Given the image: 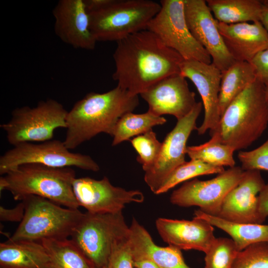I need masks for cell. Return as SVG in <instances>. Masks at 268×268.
I'll list each match as a JSON object with an SVG mask.
<instances>
[{
    "label": "cell",
    "instance_id": "cell-1",
    "mask_svg": "<svg viewBox=\"0 0 268 268\" xmlns=\"http://www.w3.org/2000/svg\"><path fill=\"white\" fill-rule=\"evenodd\" d=\"M116 43L112 78L132 94H140L159 80L180 74L183 58L147 29Z\"/></svg>",
    "mask_w": 268,
    "mask_h": 268
},
{
    "label": "cell",
    "instance_id": "cell-2",
    "mask_svg": "<svg viewBox=\"0 0 268 268\" xmlns=\"http://www.w3.org/2000/svg\"><path fill=\"white\" fill-rule=\"evenodd\" d=\"M138 104V95L118 85L106 92L87 94L67 112L65 145L73 149L99 134L112 136L119 119Z\"/></svg>",
    "mask_w": 268,
    "mask_h": 268
},
{
    "label": "cell",
    "instance_id": "cell-3",
    "mask_svg": "<svg viewBox=\"0 0 268 268\" xmlns=\"http://www.w3.org/2000/svg\"><path fill=\"white\" fill-rule=\"evenodd\" d=\"M268 125L267 89L256 79L227 106L216 128L209 133L236 151L250 146Z\"/></svg>",
    "mask_w": 268,
    "mask_h": 268
},
{
    "label": "cell",
    "instance_id": "cell-4",
    "mask_svg": "<svg viewBox=\"0 0 268 268\" xmlns=\"http://www.w3.org/2000/svg\"><path fill=\"white\" fill-rule=\"evenodd\" d=\"M75 178V171L70 167L23 164L0 178V190L8 191L16 201H22L29 196H36L66 207L78 209L79 206L72 189Z\"/></svg>",
    "mask_w": 268,
    "mask_h": 268
},
{
    "label": "cell",
    "instance_id": "cell-5",
    "mask_svg": "<svg viewBox=\"0 0 268 268\" xmlns=\"http://www.w3.org/2000/svg\"><path fill=\"white\" fill-rule=\"evenodd\" d=\"M97 41L116 42L146 30L161 5L150 0H84Z\"/></svg>",
    "mask_w": 268,
    "mask_h": 268
},
{
    "label": "cell",
    "instance_id": "cell-6",
    "mask_svg": "<svg viewBox=\"0 0 268 268\" xmlns=\"http://www.w3.org/2000/svg\"><path fill=\"white\" fill-rule=\"evenodd\" d=\"M22 201L25 204L24 215L9 239L12 241L68 238L83 214L78 209L63 207L39 196H29Z\"/></svg>",
    "mask_w": 268,
    "mask_h": 268
},
{
    "label": "cell",
    "instance_id": "cell-7",
    "mask_svg": "<svg viewBox=\"0 0 268 268\" xmlns=\"http://www.w3.org/2000/svg\"><path fill=\"white\" fill-rule=\"evenodd\" d=\"M122 212L83 213L70 237L95 268L107 265L116 244L129 235Z\"/></svg>",
    "mask_w": 268,
    "mask_h": 268
},
{
    "label": "cell",
    "instance_id": "cell-8",
    "mask_svg": "<svg viewBox=\"0 0 268 268\" xmlns=\"http://www.w3.org/2000/svg\"><path fill=\"white\" fill-rule=\"evenodd\" d=\"M68 111L54 99L42 100L34 107L24 106L14 109L11 118L0 125L9 143L44 142L52 139L55 131L66 128Z\"/></svg>",
    "mask_w": 268,
    "mask_h": 268
},
{
    "label": "cell",
    "instance_id": "cell-9",
    "mask_svg": "<svg viewBox=\"0 0 268 268\" xmlns=\"http://www.w3.org/2000/svg\"><path fill=\"white\" fill-rule=\"evenodd\" d=\"M37 164L54 168L75 167L97 172L98 164L89 156L69 151L56 139L40 143L23 142L13 146L0 157V174L4 175L23 164Z\"/></svg>",
    "mask_w": 268,
    "mask_h": 268
},
{
    "label": "cell",
    "instance_id": "cell-10",
    "mask_svg": "<svg viewBox=\"0 0 268 268\" xmlns=\"http://www.w3.org/2000/svg\"><path fill=\"white\" fill-rule=\"evenodd\" d=\"M158 12L148 22L147 30L184 60L211 64L208 52L191 33L185 16L184 0H162Z\"/></svg>",
    "mask_w": 268,
    "mask_h": 268
},
{
    "label": "cell",
    "instance_id": "cell-11",
    "mask_svg": "<svg viewBox=\"0 0 268 268\" xmlns=\"http://www.w3.org/2000/svg\"><path fill=\"white\" fill-rule=\"evenodd\" d=\"M245 171L240 166L229 168L208 180L195 178L173 191L170 202L181 207L196 206L207 214L217 216L229 192L241 180Z\"/></svg>",
    "mask_w": 268,
    "mask_h": 268
},
{
    "label": "cell",
    "instance_id": "cell-12",
    "mask_svg": "<svg viewBox=\"0 0 268 268\" xmlns=\"http://www.w3.org/2000/svg\"><path fill=\"white\" fill-rule=\"evenodd\" d=\"M72 189L79 206L91 213L121 212L127 204L142 203L144 200L141 191L114 186L106 177L101 180L75 178Z\"/></svg>",
    "mask_w": 268,
    "mask_h": 268
},
{
    "label": "cell",
    "instance_id": "cell-13",
    "mask_svg": "<svg viewBox=\"0 0 268 268\" xmlns=\"http://www.w3.org/2000/svg\"><path fill=\"white\" fill-rule=\"evenodd\" d=\"M202 106L201 102H197L187 115L177 120L175 127L162 142L156 163L150 169L145 172L144 181L153 193H156L172 171L186 161L187 140L192 132L197 129L196 121Z\"/></svg>",
    "mask_w": 268,
    "mask_h": 268
},
{
    "label": "cell",
    "instance_id": "cell-14",
    "mask_svg": "<svg viewBox=\"0 0 268 268\" xmlns=\"http://www.w3.org/2000/svg\"><path fill=\"white\" fill-rule=\"evenodd\" d=\"M184 13L191 33L208 52L211 63L221 72L233 65L236 61L224 43L206 0H184Z\"/></svg>",
    "mask_w": 268,
    "mask_h": 268
},
{
    "label": "cell",
    "instance_id": "cell-15",
    "mask_svg": "<svg viewBox=\"0 0 268 268\" xmlns=\"http://www.w3.org/2000/svg\"><path fill=\"white\" fill-rule=\"evenodd\" d=\"M147 103L148 111L159 116L171 115L180 119L194 108L195 93L181 74L168 76L140 94Z\"/></svg>",
    "mask_w": 268,
    "mask_h": 268
},
{
    "label": "cell",
    "instance_id": "cell-16",
    "mask_svg": "<svg viewBox=\"0 0 268 268\" xmlns=\"http://www.w3.org/2000/svg\"><path fill=\"white\" fill-rule=\"evenodd\" d=\"M180 74L192 81L202 99L204 116L202 123L196 130L198 134H203L208 130H214L221 117L219 95L221 71L212 63L184 60Z\"/></svg>",
    "mask_w": 268,
    "mask_h": 268
},
{
    "label": "cell",
    "instance_id": "cell-17",
    "mask_svg": "<svg viewBox=\"0 0 268 268\" xmlns=\"http://www.w3.org/2000/svg\"><path fill=\"white\" fill-rule=\"evenodd\" d=\"M56 34L76 49L93 50L97 42L90 28L84 0H60L53 10Z\"/></svg>",
    "mask_w": 268,
    "mask_h": 268
},
{
    "label": "cell",
    "instance_id": "cell-18",
    "mask_svg": "<svg viewBox=\"0 0 268 268\" xmlns=\"http://www.w3.org/2000/svg\"><path fill=\"white\" fill-rule=\"evenodd\" d=\"M265 184L260 171H245L238 184L225 198L217 216L232 222L260 224L257 195Z\"/></svg>",
    "mask_w": 268,
    "mask_h": 268
},
{
    "label": "cell",
    "instance_id": "cell-19",
    "mask_svg": "<svg viewBox=\"0 0 268 268\" xmlns=\"http://www.w3.org/2000/svg\"><path fill=\"white\" fill-rule=\"evenodd\" d=\"M155 225L162 240L180 250L206 253L215 239L214 226L195 216L191 220L158 218Z\"/></svg>",
    "mask_w": 268,
    "mask_h": 268
},
{
    "label": "cell",
    "instance_id": "cell-20",
    "mask_svg": "<svg viewBox=\"0 0 268 268\" xmlns=\"http://www.w3.org/2000/svg\"><path fill=\"white\" fill-rule=\"evenodd\" d=\"M219 31L236 61L250 62L268 47V33L260 21L225 24L216 21Z\"/></svg>",
    "mask_w": 268,
    "mask_h": 268
},
{
    "label": "cell",
    "instance_id": "cell-21",
    "mask_svg": "<svg viewBox=\"0 0 268 268\" xmlns=\"http://www.w3.org/2000/svg\"><path fill=\"white\" fill-rule=\"evenodd\" d=\"M129 228L133 261L148 259L159 268H190L186 264L180 250L170 246L160 247L155 244L150 234L134 218Z\"/></svg>",
    "mask_w": 268,
    "mask_h": 268
},
{
    "label": "cell",
    "instance_id": "cell-22",
    "mask_svg": "<svg viewBox=\"0 0 268 268\" xmlns=\"http://www.w3.org/2000/svg\"><path fill=\"white\" fill-rule=\"evenodd\" d=\"M0 268H50V259L40 242L12 241L0 244Z\"/></svg>",
    "mask_w": 268,
    "mask_h": 268
},
{
    "label": "cell",
    "instance_id": "cell-23",
    "mask_svg": "<svg viewBox=\"0 0 268 268\" xmlns=\"http://www.w3.org/2000/svg\"><path fill=\"white\" fill-rule=\"evenodd\" d=\"M194 216L227 233L239 251L253 244L268 241V224L232 222L207 214L200 209L195 211Z\"/></svg>",
    "mask_w": 268,
    "mask_h": 268
},
{
    "label": "cell",
    "instance_id": "cell-24",
    "mask_svg": "<svg viewBox=\"0 0 268 268\" xmlns=\"http://www.w3.org/2000/svg\"><path fill=\"white\" fill-rule=\"evenodd\" d=\"M256 79L254 67L248 62L236 61L221 72L219 95L220 116L231 102Z\"/></svg>",
    "mask_w": 268,
    "mask_h": 268
},
{
    "label": "cell",
    "instance_id": "cell-25",
    "mask_svg": "<svg viewBox=\"0 0 268 268\" xmlns=\"http://www.w3.org/2000/svg\"><path fill=\"white\" fill-rule=\"evenodd\" d=\"M215 20L230 24L260 21L262 1L259 0H206Z\"/></svg>",
    "mask_w": 268,
    "mask_h": 268
},
{
    "label": "cell",
    "instance_id": "cell-26",
    "mask_svg": "<svg viewBox=\"0 0 268 268\" xmlns=\"http://www.w3.org/2000/svg\"><path fill=\"white\" fill-rule=\"evenodd\" d=\"M50 259V268H95L68 238L40 241Z\"/></svg>",
    "mask_w": 268,
    "mask_h": 268
},
{
    "label": "cell",
    "instance_id": "cell-27",
    "mask_svg": "<svg viewBox=\"0 0 268 268\" xmlns=\"http://www.w3.org/2000/svg\"><path fill=\"white\" fill-rule=\"evenodd\" d=\"M167 120L162 116H157L149 111L142 114L129 112L124 114L118 121L112 135V145L115 146L133 137L142 134L152 127L163 125Z\"/></svg>",
    "mask_w": 268,
    "mask_h": 268
},
{
    "label": "cell",
    "instance_id": "cell-28",
    "mask_svg": "<svg viewBox=\"0 0 268 268\" xmlns=\"http://www.w3.org/2000/svg\"><path fill=\"white\" fill-rule=\"evenodd\" d=\"M234 151L232 147L222 143L216 136L212 135L208 141L203 144L187 146L186 154L191 159L198 160L213 166L231 168L235 166Z\"/></svg>",
    "mask_w": 268,
    "mask_h": 268
},
{
    "label": "cell",
    "instance_id": "cell-29",
    "mask_svg": "<svg viewBox=\"0 0 268 268\" xmlns=\"http://www.w3.org/2000/svg\"><path fill=\"white\" fill-rule=\"evenodd\" d=\"M223 167L211 165L198 160L191 159L176 167L163 181L155 194L167 192L178 184L205 175L220 174L224 171Z\"/></svg>",
    "mask_w": 268,
    "mask_h": 268
},
{
    "label": "cell",
    "instance_id": "cell-30",
    "mask_svg": "<svg viewBox=\"0 0 268 268\" xmlns=\"http://www.w3.org/2000/svg\"><path fill=\"white\" fill-rule=\"evenodd\" d=\"M239 252L231 238H215L205 253L203 268H232Z\"/></svg>",
    "mask_w": 268,
    "mask_h": 268
},
{
    "label": "cell",
    "instance_id": "cell-31",
    "mask_svg": "<svg viewBox=\"0 0 268 268\" xmlns=\"http://www.w3.org/2000/svg\"><path fill=\"white\" fill-rule=\"evenodd\" d=\"M131 142L138 154L136 160L143 170L146 172L150 169L157 160L162 147L156 134L151 130L133 137Z\"/></svg>",
    "mask_w": 268,
    "mask_h": 268
},
{
    "label": "cell",
    "instance_id": "cell-32",
    "mask_svg": "<svg viewBox=\"0 0 268 268\" xmlns=\"http://www.w3.org/2000/svg\"><path fill=\"white\" fill-rule=\"evenodd\" d=\"M232 268H268V241L253 244L239 251Z\"/></svg>",
    "mask_w": 268,
    "mask_h": 268
},
{
    "label": "cell",
    "instance_id": "cell-33",
    "mask_svg": "<svg viewBox=\"0 0 268 268\" xmlns=\"http://www.w3.org/2000/svg\"><path fill=\"white\" fill-rule=\"evenodd\" d=\"M238 158L244 171H268V138L263 144L253 150L240 151Z\"/></svg>",
    "mask_w": 268,
    "mask_h": 268
},
{
    "label": "cell",
    "instance_id": "cell-34",
    "mask_svg": "<svg viewBox=\"0 0 268 268\" xmlns=\"http://www.w3.org/2000/svg\"><path fill=\"white\" fill-rule=\"evenodd\" d=\"M103 268H134L129 235L116 244Z\"/></svg>",
    "mask_w": 268,
    "mask_h": 268
},
{
    "label": "cell",
    "instance_id": "cell-35",
    "mask_svg": "<svg viewBox=\"0 0 268 268\" xmlns=\"http://www.w3.org/2000/svg\"><path fill=\"white\" fill-rule=\"evenodd\" d=\"M249 63L254 67L256 79L268 89V47L258 53Z\"/></svg>",
    "mask_w": 268,
    "mask_h": 268
},
{
    "label": "cell",
    "instance_id": "cell-36",
    "mask_svg": "<svg viewBox=\"0 0 268 268\" xmlns=\"http://www.w3.org/2000/svg\"><path fill=\"white\" fill-rule=\"evenodd\" d=\"M15 207L12 208H5L0 206V219L2 221L21 222L25 212V204L21 201Z\"/></svg>",
    "mask_w": 268,
    "mask_h": 268
},
{
    "label": "cell",
    "instance_id": "cell-37",
    "mask_svg": "<svg viewBox=\"0 0 268 268\" xmlns=\"http://www.w3.org/2000/svg\"><path fill=\"white\" fill-rule=\"evenodd\" d=\"M258 212L260 223L263 224L268 216V183L258 195Z\"/></svg>",
    "mask_w": 268,
    "mask_h": 268
},
{
    "label": "cell",
    "instance_id": "cell-38",
    "mask_svg": "<svg viewBox=\"0 0 268 268\" xmlns=\"http://www.w3.org/2000/svg\"><path fill=\"white\" fill-rule=\"evenodd\" d=\"M262 1L260 21L268 33V0Z\"/></svg>",
    "mask_w": 268,
    "mask_h": 268
},
{
    "label": "cell",
    "instance_id": "cell-39",
    "mask_svg": "<svg viewBox=\"0 0 268 268\" xmlns=\"http://www.w3.org/2000/svg\"><path fill=\"white\" fill-rule=\"evenodd\" d=\"M133 261L134 268H159L154 262L148 259H143Z\"/></svg>",
    "mask_w": 268,
    "mask_h": 268
},
{
    "label": "cell",
    "instance_id": "cell-40",
    "mask_svg": "<svg viewBox=\"0 0 268 268\" xmlns=\"http://www.w3.org/2000/svg\"><path fill=\"white\" fill-rule=\"evenodd\" d=\"M267 100L268 106V89H267Z\"/></svg>",
    "mask_w": 268,
    "mask_h": 268
}]
</instances>
